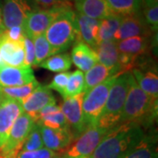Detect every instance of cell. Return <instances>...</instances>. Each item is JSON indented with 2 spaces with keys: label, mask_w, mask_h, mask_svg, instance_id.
Wrapping results in <instances>:
<instances>
[{
  "label": "cell",
  "mask_w": 158,
  "mask_h": 158,
  "mask_svg": "<svg viewBox=\"0 0 158 158\" xmlns=\"http://www.w3.org/2000/svg\"><path fill=\"white\" fill-rule=\"evenodd\" d=\"M144 135L141 125L120 123L108 131L98 145L91 158H124Z\"/></svg>",
  "instance_id": "6da1fadb"
},
{
  "label": "cell",
  "mask_w": 158,
  "mask_h": 158,
  "mask_svg": "<svg viewBox=\"0 0 158 158\" xmlns=\"http://www.w3.org/2000/svg\"><path fill=\"white\" fill-rule=\"evenodd\" d=\"M156 116L157 98H153L147 95L137 85L135 79L132 75L120 123L134 122L148 126L154 122Z\"/></svg>",
  "instance_id": "7a4b0ae2"
},
{
  "label": "cell",
  "mask_w": 158,
  "mask_h": 158,
  "mask_svg": "<svg viewBox=\"0 0 158 158\" xmlns=\"http://www.w3.org/2000/svg\"><path fill=\"white\" fill-rule=\"evenodd\" d=\"M131 77L132 74L130 71L119 74L116 77L110 88L105 107L97 121L96 126L105 129H112L120 124L121 114L129 88Z\"/></svg>",
  "instance_id": "3957f363"
},
{
  "label": "cell",
  "mask_w": 158,
  "mask_h": 158,
  "mask_svg": "<svg viewBox=\"0 0 158 158\" xmlns=\"http://www.w3.org/2000/svg\"><path fill=\"white\" fill-rule=\"evenodd\" d=\"M45 36L53 55L61 54L78 40L76 12L72 8H68L52 22L47 29Z\"/></svg>",
  "instance_id": "277c9868"
},
{
  "label": "cell",
  "mask_w": 158,
  "mask_h": 158,
  "mask_svg": "<svg viewBox=\"0 0 158 158\" xmlns=\"http://www.w3.org/2000/svg\"><path fill=\"white\" fill-rule=\"evenodd\" d=\"M118 75L111 77L100 85H97L85 92L82 104L83 120L85 128L91 126H96L97 121L105 107L110 88Z\"/></svg>",
  "instance_id": "5b68a950"
},
{
  "label": "cell",
  "mask_w": 158,
  "mask_h": 158,
  "mask_svg": "<svg viewBox=\"0 0 158 158\" xmlns=\"http://www.w3.org/2000/svg\"><path fill=\"white\" fill-rule=\"evenodd\" d=\"M71 3L60 0L56 6L48 9H39L30 12L23 25L25 35L34 40L40 34H44L52 22L62 11L71 8Z\"/></svg>",
  "instance_id": "8992f818"
},
{
  "label": "cell",
  "mask_w": 158,
  "mask_h": 158,
  "mask_svg": "<svg viewBox=\"0 0 158 158\" xmlns=\"http://www.w3.org/2000/svg\"><path fill=\"white\" fill-rule=\"evenodd\" d=\"M110 129L101 128L98 126H91L77 136L76 141L71 142L64 152H61L63 158H79L90 156L103 138Z\"/></svg>",
  "instance_id": "52a82bcc"
},
{
  "label": "cell",
  "mask_w": 158,
  "mask_h": 158,
  "mask_svg": "<svg viewBox=\"0 0 158 158\" xmlns=\"http://www.w3.org/2000/svg\"><path fill=\"white\" fill-rule=\"evenodd\" d=\"M34 124L35 121L27 113L19 115L11 127L6 143L0 148V155L6 158L15 157L20 152L23 142Z\"/></svg>",
  "instance_id": "ba28073f"
},
{
  "label": "cell",
  "mask_w": 158,
  "mask_h": 158,
  "mask_svg": "<svg viewBox=\"0 0 158 158\" xmlns=\"http://www.w3.org/2000/svg\"><path fill=\"white\" fill-rule=\"evenodd\" d=\"M85 92L80 93L77 96L64 98L61 111L63 113L69 129L73 133L74 136H79L86 128L83 120L82 104Z\"/></svg>",
  "instance_id": "9c48e42d"
},
{
  "label": "cell",
  "mask_w": 158,
  "mask_h": 158,
  "mask_svg": "<svg viewBox=\"0 0 158 158\" xmlns=\"http://www.w3.org/2000/svg\"><path fill=\"white\" fill-rule=\"evenodd\" d=\"M33 11L27 0H4L2 18L5 29L23 27L27 18Z\"/></svg>",
  "instance_id": "30bf717a"
},
{
  "label": "cell",
  "mask_w": 158,
  "mask_h": 158,
  "mask_svg": "<svg viewBox=\"0 0 158 158\" xmlns=\"http://www.w3.org/2000/svg\"><path fill=\"white\" fill-rule=\"evenodd\" d=\"M23 113L20 102L6 97L3 98L0 105V148L6 143L12 125Z\"/></svg>",
  "instance_id": "8fae6325"
},
{
  "label": "cell",
  "mask_w": 158,
  "mask_h": 158,
  "mask_svg": "<svg viewBox=\"0 0 158 158\" xmlns=\"http://www.w3.org/2000/svg\"><path fill=\"white\" fill-rule=\"evenodd\" d=\"M151 33V28L145 22L143 17L139 14L125 16L122 19L120 26L114 34V41L135 37V36H148Z\"/></svg>",
  "instance_id": "7c38bea8"
},
{
  "label": "cell",
  "mask_w": 158,
  "mask_h": 158,
  "mask_svg": "<svg viewBox=\"0 0 158 158\" xmlns=\"http://www.w3.org/2000/svg\"><path fill=\"white\" fill-rule=\"evenodd\" d=\"M38 125V124H37ZM39 126L44 148L55 152H62L73 142V133L69 128L53 129L43 126Z\"/></svg>",
  "instance_id": "4fadbf2b"
},
{
  "label": "cell",
  "mask_w": 158,
  "mask_h": 158,
  "mask_svg": "<svg viewBox=\"0 0 158 158\" xmlns=\"http://www.w3.org/2000/svg\"><path fill=\"white\" fill-rule=\"evenodd\" d=\"M36 80L31 67L0 65V87H17Z\"/></svg>",
  "instance_id": "5bb4252c"
},
{
  "label": "cell",
  "mask_w": 158,
  "mask_h": 158,
  "mask_svg": "<svg viewBox=\"0 0 158 158\" xmlns=\"http://www.w3.org/2000/svg\"><path fill=\"white\" fill-rule=\"evenodd\" d=\"M0 56L6 65L11 67L25 66L24 41L11 40L6 36L4 30L0 33Z\"/></svg>",
  "instance_id": "9a60e30c"
},
{
  "label": "cell",
  "mask_w": 158,
  "mask_h": 158,
  "mask_svg": "<svg viewBox=\"0 0 158 158\" xmlns=\"http://www.w3.org/2000/svg\"><path fill=\"white\" fill-rule=\"evenodd\" d=\"M53 103H56V101L48 85H40L27 98L21 102V106L24 113H27L34 119L38 112Z\"/></svg>",
  "instance_id": "2e32d148"
},
{
  "label": "cell",
  "mask_w": 158,
  "mask_h": 158,
  "mask_svg": "<svg viewBox=\"0 0 158 158\" xmlns=\"http://www.w3.org/2000/svg\"><path fill=\"white\" fill-rule=\"evenodd\" d=\"M76 20L78 34L77 41H83L94 49L99 43L98 31L100 20L86 17L78 12H76Z\"/></svg>",
  "instance_id": "e0dca14e"
},
{
  "label": "cell",
  "mask_w": 158,
  "mask_h": 158,
  "mask_svg": "<svg viewBox=\"0 0 158 158\" xmlns=\"http://www.w3.org/2000/svg\"><path fill=\"white\" fill-rule=\"evenodd\" d=\"M74 4L78 13L97 20L115 14L106 0H74Z\"/></svg>",
  "instance_id": "ac0fdd59"
},
{
  "label": "cell",
  "mask_w": 158,
  "mask_h": 158,
  "mask_svg": "<svg viewBox=\"0 0 158 158\" xmlns=\"http://www.w3.org/2000/svg\"><path fill=\"white\" fill-rule=\"evenodd\" d=\"M71 62L80 71H88L98 62L96 52L83 41H77L71 51Z\"/></svg>",
  "instance_id": "d6986e66"
},
{
  "label": "cell",
  "mask_w": 158,
  "mask_h": 158,
  "mask_svg": "<svg viewBox=\"0 0 158 158\" xmlns=\"http://www.w3.org/2000/svg\"><path fill=\"white\" fill-rule=\"evenodd\" d=\"M98 62L110 69H118L122 72L119 65V52L117 48V42L114 40H107L99 42L94 48Z\"/></svg>",
  "instance_id": "ffe728a7"
},
{
  "label": "cell",
  "mask_w": 158,
  "mask_h": 158,
  "mask_svg": "<svg viewBox=\"0 0 158 158\" xmlns=\"http://www.w3.org/2000/svg\"><path fill=\"white\" fill-rule=\"evenodd\" d=\"M148 47V36H135L117 42V48L119 54L130 57L135 62L138 57L147 53Z\"/></svg>",
  "instance_id": "44dd1931"
},
{
  "label": "cell",
  "mask_w": 158,
  "mask_h": 158,
  "mask_svg": "<svg viewBox=\"0 0 158 158\" xmlns=\"http://www.w3.org/2000/svg\"><path fill=\"white\" fill-rule=\"evenodd\" d=\"M137 85L147 95L153 98H158V76L154 68L142 70L134 68L131 70Z\"/></svg>",
  "instance_id": "7402d4cb"
},
{
  "label": "cell",
  "mask_w": 158,
  "mask_h": 158,
  "mask_svg": "<svg viewBox=\"0 0 158 158\" xmlns=\"http://www.w3.org/2000/svg\"><path fill=\"white\" fill-rule=\"evenodd\" d=\"M119 73L118 69H110L98 62L88 71H86L85 76V92L97 85H100L106 79L110 78L115 75Z\"/></svg>",
  "instance_id": "603a6c76"
},
{
  "label": "cell",
  "mask_w": 158,
  "mask_h": 158,
  "mask_svg": "<svg viewBox=\"0 0 158 158\" xmlns=\"http://www.w3.org/2000/svg\"><path fill=\"white\" fill-rule=\"evenodd\" d=\"M124 158H156V138L144 135Z\"/></svg>",
  "instance_id": "cb8c5ba5"
},
{
  "label": "cell",
  "mask_w": 158,
  "mask_h": 158,
  "mask_svg": "<svg viewBox=\"0 0 158 158\" xmlns=\"http://www.w3.org/2000/svg\"><path fill=\"white\" fill-rule=\"evenodd\" d=\"M71 58L70 56L67 53H61L56 54L46 59L42 62L38 67L46 69L51 72L61 73V72H67L71 68Z\"/></svg>",
  "instance_id": "d4e9b609"
},
{
  "label": "cell",
  "mask_w": 158,
  "mask_h": 158,
  "mask_svg": "<svg viewBox=\"0 0 158 158\" xmlns=\"http://www.w3.org/2000/svg\"><path fill=\"white\" fill-rule=\"evenodd\" d=\"M113 13L119 16L139 14L141 4L139 0H106Z\"/></svg>",
  "instance_id": "484cf974"
},
{
  "label": "cell",
  "mask_w": 158,
  "mask_h": 158,
  "mask_svg": "<svg viewBox=\"0 0 158 158\" xmlns=\"http://www.w3.org/2000/svg\"><path fill=\"white\" fill-rule=\"evenodd\" d=\"M122 16L118 14H113L109 17L100 20L99 31H98V40L99 42L114 40V34L120 26L122 21Z\"/></svg>",
  "instance_id": "4316f807"
},
{
  "label": "cell",
  "mask_w": 158,
  "mask_h": 158,
  "mask_svg": "<svg viewBox=\"0 0 158 158\" xmlns=\"http://www.w3.org/2000/svg\"><path fill=\"white\" fill-rule=\"evenodd\" d=\"M39 85V82L37 80H34V82H31L22 86L0 87V93L6 98H12L21 103L23 100L27 98Z\"/></svg>",
  "instance_id": "83f0119b"
},
{
  "label": "cell",
  "mask_w": 158,
  "mask_h": 158,
  "mask_svg": "<svg viewBox=\"0 0 158 158\" xmlns=\"http://www.w3.org/2000/svg\"><path fill=\"white\" fill-rule=\"evenodd\" d=\"M33 41L34 47V62L33 66L38 67L46 59L53 56V52L48 40L46 38L45 34L35 37Z\"/></svg>",
  "instance_id": "f1b7e54d"
},
{
  "label": "cell",
  "mask_w": 158,
  "mask_h": 158,
  "mask_svg": "<svg viewBox=\"0 0 158 158\" xmlns=\"http://www.w3.org/2000/svg\"><path fill=\"white\" fill-rule=\"evenodd\" d=\"M83 92H85V75L80 70H75L69 74L63 98L77 96Z\"/></svg>",
  "instance_id": "f546056e"
},
{
  "label": "cell",
  "mask_w": 158,
  "mask_h": 158,
  "mask_svg": "<svg viewBox=\"0 0 158 158\" xmlns=\"http://www.w3.org/2000/svg\"><path fill=\"white\" fill-rule=\"evenodd\" d=\"M35 123L40 126H43V127L53 128V129L69 128L68 123L66 121V118L64 117L63 113H62V111L47 115L45 117L38 119Z\"/></svg>",
  "instance_id": "4dcf8cb0"
},
{
  "label": "cell",
  "mask_w": 158,
  "mask_h": 158,
  "mask_svg": "<svg viewBox=\"0 0 158 158\" xmlns=\"http://www.w3.org/2000/svg\"><path fill=\"white\" fill-rule=\"evenodd\" d=\"M42 148H44V145L40 135V131L39 126L35 123L28 135L27 136L26 140L23 142L20 151H34Z\"/></svg>",
  "instance_id": "1f68e13d"
},
{
  "label": "cell",
  "mask_w": 158,
  "mask_h": 158,
  "mask_svg": "<svg viewBox=\"0 0 158 158\" xmlns=\"http://www.w3.org/2000/svg\"><path fill=\"white\" fill-rule=\"evenodd\" d=\"M14 158H62V154L42 148L34 151H20Z\"/></svg>",
  "instance_id": "d6a6232c"
},
{
  "label": "cell",
  "mask_w": 158,
  "mask_h": 158,
  "mask_svg": "<svg viewBox=\"0 0 158 158\" xmlns=\"http://www.w3.org/2000/svg\"><path fill=\"white\" fill-rule=\"evenodd\" d=\"M69 72H61V73L56 74L54 78L52 80L49 85H48V87L50 90H56L57 92H59L62 98H64V92H65V88L68 83L69 77Z\"/></svg>",
  "instance_id": "836d02e7"
},
{
  "label": "cell",
  "mask_w": 158,
  "mask_h": 158,
  "mask_svg": "<svg viewBox=\"0 0 158 158\" xmlns=\"http://www.w3.org/2000/svg\"><path fill=\"white\" fill-rule=\"evenodd\" d=\"M144 20L151 30L157 32L158 28V6L145 7L143 11Z\"/></svg>",
  "instance_id": "e575fe53"
},
{
  "label": "cell",
  "mask_w": 158,
  "mask_h": 158,
  "mask_svg": "<svg viewBox=\"0 0 158 158\" xmlns=\"http://www.w3.org/2000/svg\"><path fill=\"white\" fill-rule=\"evenodd\" d=\"M24 50H25V66L32 67L34 62V41L28 36L24 37Z\"/></svg>",
  "instance_id": "d590c367"
},
{
  "label": "cell",
  "mask_w": 158,
  "mask_h": 158,
  "mask_svg": "<svg viewBox=\"0 0 158 158\" xmlns=\"http://www.w3.org/2000/svg\"><path fill=\"white\" fill-rule=\"evenodd\" d=\"M6 36L16 42H23L25 37V31L23 27H13L5 30Z\"/></svg>",
  "instance_id": "8d00e7d4"
},
{
  "label": "cell",
  "mask_w": 158,
  "mask_h": 158,
  "mask_svg": "<svg viewBox=\"0 0 158 158\" xmlns=\"http://www.w3.org/2000/svg\"><path fill=\"white\" fill-rule=\"evenodd\" d=\"M59 111H61V108H60L59 106H57L56 103H53V104H50V105H48L47 106L43 107L40 112H38V113L34 116V120L36 122L40 118H43L47 115H49L51 113L59 112Z\"/></svg>",
  "instance_id": "74e56055"
},
{
  "label": "cell",
  "mask_w": 158,
  "mask_h": 158,
  "mask_svg": "<svg viewBox=\"0 0 158 158\" xmlns=\"http://www.w3.org/2000/svg\"><path fill=\"white\" fill-rule=\"evenodd\" d=\"M39 6H42L44 9L50 8L52 6H56L60 0H34Z\"/></svg>",
  "instance_id": "f35d334b"
},
{
  "label": "cell",
  "mask_w": 158,
  "mask_h": 158,
  "mask_svg": "<svg viewBox=\"0 0 158 158\" xmlns=\"http://www.w3.org/2000/svg\"><path fill=\"white\" fill-rule=\"evenodd\" d=\"M158 6V0H144L141 7H151V6Z\"/></svg>",
  "instance_id": "ab89813d"
},
{
  "label": "cell",
  "mask_w": 158,
  "mask_h": 158,
  "mask_svg": "<svg viewBox=\"0 0 158 158\" xmlns=\"http://www.w3.org/2000/svg\"><path fill=\"white\" fill-rule=\"evenodd\" d=\"M5 29V27H4V24H3V18H2V10L0 8V33L3 32Z\"/></svg>",
  "instance_id": "60d3db41"
},
{
  "label": "cell",
  "mask_w": 158,
  "mask_h": 158,
  "mask_svg": "<svg viewBox=\"0 0 158 158\" xmlns=\"http://www.w3.org/2000/svg\"><path fill=\"white\" fill-rule=\"evenodd\" d=\"M4 64H5V63L2 61V58H1V56H0V65H4Z\"/></svg>",
  "instance_id": "b9f144b4"
},
{
  "label": "cell",
  "mask_w": 158,
  "mask_h": 158,
  "mask_svg": "<svg viewBox=\"0 0 158 158\" xmlns=\"http://www.w3.org/2000/svg\"><path fill=\"white\" fill-rule=\"evenodd\" d=\"M3 98H4V97H3V95L0 93V105H1V102H2V100H3Z\"/></svg>",
  "instance_id": "7bdbcfd3"
},
{
  "label": "cell",
  "mask_w": 158,
  "mask_h": 158,
  "mask_svg": "<svg viewBox=\"0 0 158 158\" xmlns=\"http://www.w3.org/2000/svg\"><path fill=\"white\" fill-rule=\"evenodd\" d=\"M140 1V3L141 4V6H142V4H143V2H144V0H139Z\"/></svg>",
  "instance_id": "ee69618b"
},
{
  "label": "cell",
  "mask_w": 158,
  "mask_h": 158,
  "mask_svg": "<svg viewBox=\"0 0 158 158\" xmlns=\"http://www.w3.org/2000/svg\"><path fill=\"white\" fill-rule=\"evenodd\" d=\"M62 158H63V157L62 156ZM79 158H91V157H90V156H85V157H79Z\"/></svg>",
  "instance_id": "f6af8a7d"
},
{
  "label": "cell",
  "mask_w": 158,
  "mask_h": 158,
  "mask_svg": "<svg viewBox=\"0 0 158 158\" xmlns=\"http://www.w3.org/2000/svg\"><path fill=\"white\" fill-rule=\"evenodd\" d=\"M0 158H6V157H5V156H0Z\"/></svg>",
  "instance_id": "bcb514c9"
},
{
  "label": "cell",
  "mask_w": 158,
  "mask_h": 158,
  "mask_svg": "<svg viewBox=\"0 0 158 158\" xmlns=\"http://www.w3.org/2000/svg\"><path fill=\"white\" fill-rule=\"evenodd\" d=\"M62 1H69V0H62Z\"/></svg>",
  "instance_id": "7dc6e473"
}]
</instances>
